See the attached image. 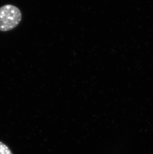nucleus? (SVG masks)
<instances>
[{
    "instance_id": "nucleus-1",
    "label": "nucleus",
    "mask_w": 153,
    "mask_h": 154,
    "mask_svg": "<svg viewBox=\"0 0 153 154\" xmlns=\"http://www.w3.org/2000/svg\"><path fill=\"white\" fill-rule=\"evenodd\" d=\"M22 20L20 10L12 5L0 8V31L8 32L16 28Z\"/></svg>"
},
{
    "instance_id": "nucleus-2",
    "label": "nucleus",
    "mask_w": 153,
    "mask_h": 154,
    "mask_svg": "<svg viewBox=\"0 0 153 154\" xmlns=\"http://www.w3.org/2000/svg\"><path fill=\"white\" fill-rule=\"evenodd\" d=\"M0 154H13L7 146L0 142Z\"/></svg>"
}]
</instances>
